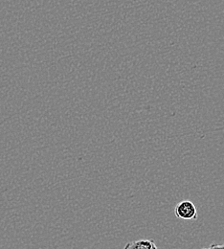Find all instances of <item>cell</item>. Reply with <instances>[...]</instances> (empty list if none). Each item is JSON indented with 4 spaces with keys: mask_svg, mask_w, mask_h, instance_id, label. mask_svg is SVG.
I'll return each instance as SVG.
<instances>
[{
    "mask_svg": "<svg viewBox=\"0 0 224 249\" xmlns=\"http://www.w3.org/2000/svg\"><path fill=\"white\" fill-rule=\"evenodd\" d=\"M176 218L185 220H195L197 218V210L191 200H182L174 208Z\"/></svg>",
    "mask_w": 224,
    "mask_h": 249,
    "instance_id": "obj_1",
    "label": "cell"
},
{
    "mask_svg": "<svg viewBox=\"0 0 224 249\" xmlns=\"http://www.w3.org/2000/svg\"><path fill=\"white\" fill-rule=\"evenodd\" d=\"M124 249H158L153 240H138L128 243Z\"/></svg>",
    "mask_w": 224,
    "mask_h": 249,
    "instance_id": "obj_2",
    "label": "cell"
},
{
    "mask_svg": "<svg viewBox=\"0 0 224 249\" xmlns=\"http://www.w3.org/2000/svg\"><path fill=\"white\" fill-rule=\"evenodd\" d=\"M203 249H224V245H217V244H212L211 246H209L208 248Z\"/></svg>",
    "mask_w": 224,
    "mask_h": 249,
    "instance_id": "obj_3",
    "label": "cell"
}]
</instances>
